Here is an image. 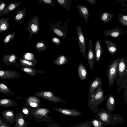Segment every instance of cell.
Wrapping results in <instances>:
<instances>
[{
    "label": "cell",
    "mask_w": 127,
    "mask_h": 127,
    "mask_svg": "<svg viewBox=\"0 0 127 127\" xmlns=\"http://www.w3.org/2000/svg\"><path fill=\"white\" fill-rule=\"evenodd\" d=\"M23 58L26 60L31 61H33L35 60L34 55L31 52H27L24 54Z\"/></svg>",
    "instance_id": "obj_37"
},
{
    "label": "cell",
    "mask_w": 127,
    "mask_h": 127,
    "mask_svg": "<svg viewBox=\"0 0 127 127\" xmlns=\"http://www.w3.org/2000/svg\"><path fill=\"white\" fill-rule=\"evenodd\" d=\"M0 92L4 94L10 96H14V93L6 85L1 83H0Z\"/></svg>",
    "instance_id": "obj_31"
},
{
    "label": "cell",
    "mask_w": 127,
    "mask_h": 127,
    "mask_svg": "<svg viewBox=\"0 0 127 127\" xmlns=\"http://www.w3.org/2000/svg\"><path fill=\"white\" fill-rule=\"evenodd\" d=\"M18 58L17 56L13 53L9 55L5 54L3 56L2 60L3 64L8 65H15L16 67H20L19 64L17 63V59Z\"/></svg>",
    "instance_id": "obj_12"
},
{
    "label": "cell",
    "mask_w": 127,
    "mask_h": 127,
    "mask_svg": "<svg viewBox=\"0 0 127 127\" xmlns=\"http://www.w3.org/2000/svg\"><path fill=\"white\" fill-rule=\"evenodd\" d=\"M47 46L43 42L40 41L37 42L34 47V48L39 52L43 51H45L46 49Z\"/></svg>",
    "instance_id": "obj_33"
},
{
    "label": "cell",
    "mask_w": 127,
    "mask_h": 127,
    "mask_svg": "<svg viewBox=\"0 0 127 127\" xmlns=\"http://www.w3.org/2000/svg\"><path fill=\"white\" fill-rule=\"evenodd\" d=\"M115 100L110 94L108 96L106 102V109L111 113L115 110Z\"/></svg>",
    "instance_id": "obj_19"
},
{
    "label": "cell",
    "mask_w": 127,
    "mask_h": 127,
    "mask_svg": "<svg viewBox=\"0 0 127 127\" xmlns=\"http://www.w3.org/2000/svg\"><path fill=\"white\" fill-rule=\"evenodd\" d=\"M105 36H109L112 37H116L121 34H123V32L118 28L110 30H107L103 32Z\"/></svg>",
    "instance_id": "obj_23"
},
{
    "label": "cell",
    "mask_w": 127,
    "mask_h": 127,
    "mask_svg": "<svg viewBox=\"0 0 127 127\" xmlns=\"http://www.w3.org/2000/svg\"><path fill=\"white\" fill-rule=\"evenodd\" d=\"M95 117L98 120L111 126L123 123L124 120L123 117L117 113H111L106 109H101Z\"/></svg>",
    "instance_id": "obj_1"
},
{
    "label": "cell",
    "mask_w": 127,
    "mask_h": 127,
    "mask_svg": "<svg viewBox=\"0 0 127 127\" xmlns=\"http://www.w3.org/2000/svg\"><path fill=\"white\" fill-rule=\"evenodd\" d=\"M19 60V65L21 67L33 68L36 65L37 63L36 60L32 61L26 60L23 58H21Z\"/></svg>",
    "instance_id": "obj_22"
},
{
    "label": "cell",
    "mask_w": 127,
    "mask_h": 127,
    "mask_svg": "<svg viewBox=\"0 0 127 127\" xmlns=\"http://www.w3.org/2000/svg\"><path fill=\"white\" fill-rule=\"evenodd\" d=\"M5 3L4 1L2 0H1L0 2V14L3 11L6 7Z\"/></svg>",
    "instance_id": "obj_43"
},
{
    "label": "cell",
    "mask_w": 127,
    "mask_h": 127,
    "mask_svg": "<svg viewBox=\"0 0 127 127\" xmlns=\"http://www.w3.org/2000/svg\"><path fill=\"white\" fill-rule=\"evenodd\" d=\"M95 59L97 62L99 61L103 53L102 47L98 40H97L95 45Z\"/></svg>",
    "instance_id": "obj_25"
},
{
    "label": "cell",
    "mask_w": 127,
    "mask_h": 127,
    "mask_svg": "<svg viewBox=\"0 0 127 127\" xmlns=\"http://www.w3.org/2000/svg\"><path fill=\"white\" fill-rule=\"evenodd\" d=\"M22 4L20 2H15L8 3L6 5L2 13L0 14V16H1L14 10Z\"/></svg>",
    "instance_id": "obj_18"
},
{
    "label": "cell",
    "mask_w": 127,
    "mask_h": 127,
    "mask_svg": "<svg viewBox=\"0 0 127 127\" xmlns=\"http://www.w3.org/2000/svg\"><path fill=\"white\" fill-rule=\"evenodd\" d=\"M104 42L106 45L108 52L111 56L114 55L117 52L118 48L116 44L106 39L105 40Z\"/></svg>",
    "instance_id": "obj_21"
},
{
    "label": "cell",
    "mask_w": 127,
    "mask_h": 127,
    "mask_svg": "<svg viewBox=\"0 0 127 127\" xmlns=\"http://www.w3.org/2000/svg\"><path fill=\"white\" fill-rule=\"evenodd\" d=\"M41 103L39 99L35 96H29L26 100V106L28 108H32V110L33 109V108L34 109L41 107Z\"/></svg>",
    "instance_id": "obj_13"
},
{
    "label": "cell",
    "mask_w": 127,
    "mask_h": 127,
    "mask_svg": "<svg viewBox=\"0 0 127 127\" xmlns=\"http://www.w3.org/2000/svg\"><path fill=\"white\" fill-rule=\"evenodd\" d=\"M114 16V15L108 12H103L100 15V19L104 24L110 22Z\"/></svg>",
    "instance_id": "obj_28"
},
{
    "label": "cell",
    "mask_w": 127,
    "mask_h": 127,
    "mask_svg": "<svg viewBox=\"0 0 127 127\" xmlns=\"http://www.w3.org/2000/svg\"><path fill=\"white\" fill-rule=\"evenodd\" d=\"M124 101L125 102L127 103V83L124 88Z\"/></svg>",
    "instance_id": "obj_44"
},
{
    "label": "cell",
    "mask_w": 127,
    "mask_h": 127,
    "mask_svg": "<svg viewBox=\"0 0 127 127\" xmlns=\"http://www.w3.org/2000/svg\"><path fill=\"white\" fill-rule=\"evenodd\" d=\"M39 18L37 15L32 16L29 21L28 25L26 29L30 33L29 39L27 43L28 45L29 41L32 38L33 34H37L40 29L39 23Z\"/></svg>",
    "instance_id": "obj_6"
},
{
    "label": "cell",
    "mask_w": 127,
    "mask_h": 127,
    "mask_svg": "<svg viewBox=\"0 0 127 127\" xmlns=\"http://www.w3.org/2000/svg\"><path fill=\"white\" fill-rule=\"evenodd\" d=\"M38 1L40 4H46L52 6L55 4L54 1L52 0H38Z\"/></svg>",
    "instance_id": "obj_40"
},
{
    "label": "cell",
    "mask_w": 127,
    "mask_h": 127,
    "mask_svg": "<svg viewBox=\"0 0 127 127\" xmlns=\"http://www.w3.org/2000/svg\"><path fill=\"white\" fill-rule=\"evenodd\" d=\"M70 0H57L55 1V3L60 6H62L63 7L69 10V7L71 6L72 4L69 1Z\"/></svg>",
    "instance_id": "obj_32"
},
{
    "label": "cell",
    "mask_w": 127,
    "mask_h": 127,
    "mask_svg": "<svg viewBox=\"0 0 127 127\" xmlns=\"http://www.w3.org/2000/svg\"><path fill=\"white\" fill-rule=\"evenodd\" d=\"M18 103L13 100L5 98L0 99V106L4 107H14L16 106Z\"/></svg>",
    "instance_id": "obj_20"
},
{
    "label": "cell",
    "mask_w": 127,
    "mask_h": 127,
    "mask_svg": "<svg viewBox=\"0 0 127 127\" xmlns=\"http://www.w3.org/2000/svg\"><path fill=\"white\" fill-rule=\"evenodd\" d=\"M50 113L48 108L41 107L30 110V116L38 122H50L51 120V118L48 116V114Z\"/></svg>",
    "instance_id": "obj_4"
},
{
    "label": "cell",
    "mask_w": 127,
    "mask_h": 127,
    "mask_svg": "<svg viewBox=\"0 0 127 127\" xmlns=\"http://www.w3.org/2000/svg\"><path fill=\"white\" fill-rule=\"evenodd\" d=\"M120 57H118L114 61H112L107 68V75L109 85L112 86L118 75V65Z\"/></svg>",
    "instance_id": "obj_5"
},
{
    "label": "cell",
    "mask_w": 127,
    "mask_h": 127,
    "mask_svg": "<svg viewBox=\"0 0 127 127\" xmlns=\"http://www.w3.org/2000/svg\"><path fill=\"white\" fill-rule=\"evenodd\" d=\"M0 127H13L11 126H9L7 125L6 124L2 121V119L0 117Z\"/></svg>",
    "instance_id": "obj_45"
},
{
    "label": "cell",
    "mask_w": 127,
    "mask_h": 127,
    "mask_svg": "<svg viewBox=\"0 0 127 127\" xmlns=\"http://www.w3.org/2000/svg\"><path fill=\"white\" fill-rule=\"evenodd\" d=\"M52 42L56 45H59L62 43V41L58 37L53 36L51 38Z\"/></svg>",
    "instance_id": "obj_39"
},
{
    "label": "cell",
    "mask_w": 127,
    "mask_h": 127,
    "mask_svg": "<svg viewBox=\"0 0 127 127\" xmlns=\"http://www.w3.org/2000/svg\"><path fill=\"white\" fill-rule=\"evenodd\" d=\"M101 82H102L101 79L98 76L95 79L92 84L89 86L88 95L89 96L95 94L96 90Z\"/></svg>",
    "instance_id": "obj_17"
},
{
    "label": "cell",
    "mask_w": 127,
    "mask_h": 127,
    "mask_svg": "<svg viewBox=\"0 0 127 127\" xmlns=\"http://www.w3.org/2000/svg\"><path fill=\"white\" fill-rule=\"evenodd\" d=\"M35 95L45 99L47 101L54 103H67L65 101L59 97L54 95V93L50 91H42L36 93Z\"/></svg>",
    "instance_id": "obj_7"
},
{
    "label": "cell",
    "mask_w": 127,
    "mask_h": 127,
    "mask_svg": "<svg viewBox=\"0 0 127 127\" xmlns=\"http://www.w3.org/2000/svg\"><path fill=\"white\" fill-rule=\"evenodd\" d=\"M25 116L22 111H19L16 116L14 125L13 127H27L29 121L25 120L24 119Z\"/></svg>",
    "instance_id": "obj_11"
},
{
    "label": "cell",
    "mask_w": 127,
    "mask_h": 127,
    "mask_svg": "<svg viewBox=\"0 0 127 127\" xmlns=\"http://www.w3.org/2000/svg\"><path fill=\"white\" fill-rule=\"evenodd\" d=\"M3 122L7 125H9L15 121L16 116L13 111L7 110L0 112Z\"/></svg>",
    "instance_id": "obj_10"
},
{
    "label": "cell",
    "mask_w": 127,
    "mask_h": 127,
    "mask_svg": "<svg viewBox=\"0 0 127 127\" xmlns=\"http://www.w3.org/2000/svg\"><path fill=\"white\" fill-rule=\"evenodd\" d=\"M77 6L79 15L86 23H88V20L90 17L88 9L80 4H78Z\"/></svg>",
    "instance_id": "obj_16"
},
{
    "label": "cell",
    "mask_w": 127,
    "mask_h": 127,
    "mask_svg": "<svg viewBox=\"0 0 127 127\" xmlns=\"http://www.w3.org/2000/svg\"><path fill=\"white\" fill-rule=\"evenodd\" d=\"M68 61L67 57L64 55H60L53 61V62L55 65H62L67 63Z\"/></svg>",
    "instance_id": "obj_29"
},
{
    "label": "cell",
    "mask_w": 127,
    "mask_h": 127,
    "mask_svg": "<svg viewBox=\"0 0 127 127\" xmlns=\"http://www.w3.org/2000/svg\"><path fill=\"white\" fill-rule=\"evenodd\" d=\"M104 92L102 88L101 82L95 91V94L89 96L88 106L92 110H96L97 112L99 110L98 106L106 100L107 95H104Z\"/></svg>",
    "instance_id": "obj_3"
},
{
    "label": "cell",
    "mask_w": 127,
    "mask_h": 127,
    "mask_svg": "<svg viewBox=\"0 0 127 127\" xmlns=\"http://www.w3.org/2000/svg\"><path fill=\"white\" fill-rule=\"evenodd\" d=\"M78 74L80 79L82 81L84 80L87 76V71L85 66L82 63H80L78 66Z\"/></svg>",
    "instance_id": "obj_24"
},
{
    "label": "cell",
    "mask_w": 127,
    "mask_h": 127,
    "mask_svg": "<svg viewBox=\"0 0 127 127\" xmlns=\"http://www.w3.org/2000/svg\"><path fill=\"white\" fill-rule=\"evenodd\" d=\"M22 111L25 115L29 117L30 116V110L26 106H24L22 109Z\"/></svg>",
    "instance_id": "obj_42"
},
{
    "label": "cell",
    "mask_w": 127,
    "mask_h": 127,
    "mask_svg": "<svg viewBox=\"0 0 127 127\" xmlns=\"http://www.w3.org/2000/svg\"><path fill=\"white\" fill-rule=\"evenodd\" d=\"M52 108L54 110L65 115L76 117L80 116L82 114L79 111L73 109L54 107H53Z\"/></svg>",
    "instance_id": "obj_15"
},
{
    "label": "cell",
    "mask_w": 127,
    "mask_h": 127,
    "mask_svg": "<svg viewBox=\"0 0 127 127\" xmlns=\"http://www.w3.org/2000/svg\"><path fill=\"white\" fill-rule=\"evenodd\" d=\"M86 56L89 66L91 70L92 71L95 65V57L93 50L92 41L91 39L89 41L88 49Z\"/></svg>",
    "instance_id": "obj_9"
},
{
    "label": "cell",
    "mask_w": 127,
    "mask_h": 127,
    "mask_svg": "<svg viewBox=\"0 0 127 127\" xmlns=\"http://www.w3.org/2000/svg\"><path fill=\"white\" fill-rule=\"evenodd\" d=\"M118 77L115 86H118L116 91L118 93L124 88L127 83V58L120 57L118 65Z\"/></svg>",
    "instance_id": "obj_2"
},
{
    "label": "cell",
    "mask_w": 127,
    "mask_h": 127,
    "mask_svg": "<svg viewBox=\"0 0 127 127\" xmlns=\"http://www.w3.org/2000/svg\"><path fill=\"white\" fill-rule=\"evenodd\" d=\"M91 123L92 125L94 127H103L104 125L108 126L105 122L99 120L95 119H94L92 120Z\"/></svg>",
    "instance_id": "obj_34"
},
{
    "label": "cell",
    "mask_w": 127,
    "mask_h": 127,
    "mask_svg": "<svg viewBox=\"0 0 127 127\" xmlns=\"http://www.w3.org/2000/svg\"><path fill=\"white\" fill-rule=\"evenodd\" d=\"M9 17L2 18L0 19V33L5 31L9 27V24L8 22Z\"/></svg>",
    "instance_id": "obj_30"
},
{
    "label": "cell",
    "mask_w": 127,
    "mask_h": 127,
    "mask_svg": "<svg viewBox=\"0 0 127 127\" xmlns=\"http://www.w3.org/2000/svg\"><path fill=\"white\" fill-rule=\"evenodd\" d=\"M70 127H91L89 123L86 122L81 123L76 125L72 126Z\"/></svg>",
    "instance_id": "obj_41"
},
{
    "label": "cell",
    "mask_w": 127,
    "mask_h": 127,
    "mask_svg": "<svg viewBox=\"0 0 127 127\" xmlns=\"http://www.w3.org/2000/svg\"><path fill=\"white\" fill-rule=\"evenodd\" d=\"M20 68L25 73L32 76H34L37 73L44 74L45 73L43 71L36 69L33 68L21 67Z\"/></svg>",
    "instance_id": "obj_27"
},
{
    "label": "cell",
    "mask_w": 127,
    "mask_h": 127,
    "mask_svg": "<svg viewBox=\"0 0 127 127\" xmlns=\"http://www.w3.org/2000/svg\"><path fill=\"white\" fill-rule=\"evenodd\" d=\"M121 24L127 27V15H123L118 19Z\"/></svg>",
    "instance_id": "obj_38"
},
{
    "label": "cell",
    "mask_w": 127,
    "mask_h": 127,
    "mask_svg": "<svg viewBox=\"0 0 127 127\" xmlns=\"http://www.w3.org/2000/svg\"><path fill=\"white\" fill-rule=\"evenodd\" d=\"M21 76L18 72L10 70H0V78L2 79H11L16 78Z\"/></svg>",
    "instance_id": "obj_14"
},
{
    "label": "cell",
    "mask_w": 127,
    "mask_h": 127,
    "mask_svg": "<svg viewBox=\"0 0 127 127\" xmlns=\"http://www.w3.org/2000/svg\"><path fill=\"white\" fill-rule=\"evenodd\" d=\"M51 30L56 35L59 36L64 38L66 37V34L62 31L57 28H52Z\"/></svg>",
    "instance_id": "obj_35"
},
{
    "label": "cell",
    "mask_w": 127,
    "mask_h": 127,
    "mask_svg": "<svg viewBox=\"0 0 127 127\" xmlns=\"http://www.w3.org/2000/svg\"><path fill=\"white\" fill-rule=\"evenodd\" d=\"M16 32H13L8 34L3 39V43L5 44H8L10 42L14 39L15 38Z\"/></svg>",
    "instance_id": "obj_36"
},
{
    "label": "cell",
    "mask_w": 127,
    "mask_h": 127,
    "mask_svg": "<svg viewBox=\"0 0 127 127\" xmlns=\"http://www.w3.org/2000/svg\"><path fill=\"white\" fill-rule=\"evenodd\" d=\"M78 45L80 52L84 58L87 59L86 52V43L81 27L78 25L76 27Z\"/></svg>",
    "instance_id": "obj_8"
},
{
    "label": "cell",
    "mask_w": 127,
    "mask_h": 127,
    "mask_svg": "<svg viewBox=\"0 0 127 127\" xmlns=\"http://www.w3.org/2000/svg\"><path fill=\"white\" fill-rule=\"evenodd\" d=\"M26 9L25 6L17 11L14 17V20L17 23L20 22L24 18L26 14Z\"/></svg>",
    "instance_id": "obj_26"
},
{
    "label": "cell",
    "mask_w": 127,
    "mask_h": 127,
    "mask_svg": "<svg viewBox=\"0 0 127 127\" xmlns=\"http://www.w3.org/2000/svg\"><path fill=\"white\" fill-rule=\"evenodd\" d=\"M86 0L92 5L95 4L97 1V0Z\"/></svg>",
    "instance_id": "obj_46"
}]
</instances>
